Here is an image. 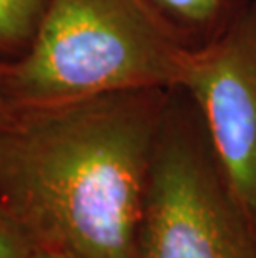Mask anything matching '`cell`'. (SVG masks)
Masks as SVG:
<instances>
[{
	"instance_id": "1",
	"label": "cell",
	"mask_w": 256,
	"mask_h": 258,
	"mask_svg": "<svg viewBox=\"0 0 256 258\" xmlns=\"http://www.w3.org/2000/svg\"><path fill=\"white\" fill-rule=\"evenodd\" d=\"M170 90H123L12 110L0 125V213L37 251L138 258Z\"/></svg>"
},
{
	"instance_id": "2",
	"label": "cell",
	"mask_w": 256,
	"mask_h": 258,
	"mask_svg": "<svg viewBox=\"0 0 256 258\" xmlns=\"http://www.w3.org/2000/svg\"><path fill=\"white\" fill-rule=\"evenodd\" d=\"M188 50L145 0H48L34 42L4 70L9 110L175 89Z\"/></svg>"
},
{
	"instance_id": "3",
	"label": "cell",
	"mask_w": 256,
	"mask_h": 258,
	"mask_svg": "<svg viewBox=\"0 0 256 258\" xmlns=\"http://www.w3.org/2000/svg\"><path fill=\"white\" fill-rule=\"evenodd\" d=\"M138 258H256V228L182 87L170 90L155 142Z\"/></svg>"
},
{
	"instance_id": "4",
	"label": "cell",
	"mask_w": 256,
	"mask_h": 258,
	"mask_svg": "<svg viewBox=\"0 0 256 258\" xmlns=\"http://www.w3.org/2000/svg\"><path fill=\"white\" fill-rule=\"evenodd\" d=\"M180 87L197 103L233 195L256 228V20L251 9L220 40L188 53Z\"/></svg>"
},
{
	"instance_id": "5",
	"label": "cell",
	"mask_w": 256,
	"mask_h": 258,
	"mask_svg": "<svg viewBox=\"0 0 256 258\" xmlns=\"http://www.w3.org/2000/svg\"><path fill=\"white\" fill-rule=\"evenodd\" d=\"M178 43L203 50L228 34L251 9L253 0H145Z\"/></svg>"
},
{
	"instance_id": "6",
	"label": "cell",
	"mask_w": 256,
	"mask_h": 258,
	"mask_svg": "<svg viewBox=\"0 0 256 258\" xmlns=\"http://www.w3.org/2000/svg\"><path fill=\"white\" fill-rule=\"evenodd\" d=\"M48 0H0V65L25 55L34 42Z\"/></svg>"
},
{
	"instance_id": "7",
	"label": "cell",
	"mask_w": 256,
	"mask_h": 258,
	"mask_svg": "<svg viewBox=\"0 0 256 258\" xmlns=\"http://www.w3.org/2000/svg\"><path fill=\"white\" fill-rule=\"evenodd\" d=\"M35 253L30 240L0 213V258H34Z\"/></svg>"
},
{
	"instance_id": "8",
	"label": "cell",
	"mask_w": 256,
	"mask_h": 258,
	"mask_svg": "<svg viewBox=\"0 0 256 258\" xmlns=\"http://www.w3.org/2000/svg\"><path fill=\"white\" fill-rule=\"evenodd\" d=\"M7 65H0V125H2L5 120H7L9 117V107H7V102H5V97H4V85H2V82H4V70Z\"/></svg>"
},
{
	"instance_id": "9",
	"label": "cell",
	"mask_w": 256,
	"mask_h": 258,
	"mask_svg": "<svg viewBox=\"0 0 256 258\" xmlns=\"http://www.w3.org/2000/svg\"><path fill=\"white\" fill-rule=\"evenodd\" d=\"M34 258H67V256H62L57 253H47V251H37Z\"/></svg>"
},
{
	"instance_id": "10",
	"label": "cell",
	"mask_w": 256,
	"mask_h": 258,
	"mask_svg": "<svg viewBox=\"0 0 256 258\" xmlns=\"http://www.w3.org/2000/svg\"><path fill=\"white\" fill-rule=\"evenodd\" d=\"M251 10H253V15H254V20H256V0H253V4H251Z\"/></svg>"
}]
</instances>
